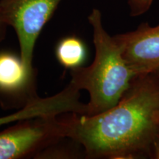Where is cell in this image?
Listing matches in <instances>:
<instances>
[{
	"instance_id": "cell-9",
	"label": "cell",
	"mask_w": 159,
	"mask_h": 159,
	"mask_svg": "<svg viewBox=\"0 0 159 159\" xmlns=\"http://www.w3.org/2000/svg\"><path fill=\"white\" fill-rule=\"evenodd\" d=\"M131 16H142L150 8L153 0H127Z\"/></svg>"
},
{
	"instance_id": "cell-6",
	"label": "cell",
	"mask_w": 159,
	"mask_h": 159,
	"mask_svg": "<svg viewBox=\"0 0 159 159\" xmlns=\"http://www.w3.org/2000/svg\"><path fill=\"white\" fill-rule=\"evenodd\" d=\"M35 73L30 72L21 56L9 51H0V104L6 108L16 99L27 102L37 97Z\"/></svg>"
},
{
	"instance_id": "cell-5",
	"label": "cell",
	"mask_w": 159,
	"mask_h": 159,
	"mask_svg": "<svg viewBox=\"0 0 159 159\" xmlns=\"http://www.w3.org/2000/svg\"><path fill=\"white\" fill-rule=\"evenodd\" d=\"M122 49L123 57L137 75L159 69V24H141L134 31L114 35Z\"/></svg>"
},
{
	"instance_id": "cell-2",
	"label": "cell",
	"mask_w": 159,
	"mask_h": 159,
	"mask_svg": "<svg viewBox=\"0 0 159 159\" xmlns=\"http://www.w3.org/2000/svg\"><path fill=\"white\" fill-rule=\"evenodd\" d=\"M88 20L93 31L94 61L89 66L70 70L69 83L88 91L85 115L94 116L116 105L138 75L125 60L119 41L103 27L100 11L93 9Z\"/></svg>"
},
{
	"instance_id": "cell-3",
	"label": "cell",
	"mask_w": 159,
	"mask_h": 159,
	"mask_svg": "<svg viewBox=\"0 0 159 159\" xmlns=\"http://www.w3.org/2000/svg\"><path fill=\"white\" fill-rule=\"evenodd\" d=\"M69 114L26 119L0 131V159L37 158L68 138Z\"/></svg>"
},
{
	"instance_id": "cell-8",
	"label": "cell",
	"mask_w": 159,
	"mask_h": 159,
	"mask_svg": "<svg viewBox=\"0 0 159 159\" xmlns=\"http://www.w3.org/2000/svg\"><path fill=\"white\" fill-rule=\"evenodd\" d=\"M43 114V107L42 104L39 101H31L21 109H19L16 112L0 117V127L26 119L41 116Z\"/></svg>"
},
{
	"instance_id": "cell-1",
	"label": "cell",
	"mask_w": 159,
	"mask_h": 159,
	"mask_svg": "<svg viewBox=\"0 0 159 159\" xmlns=\"http://www.w3.org/2000/svg\"><path fill=\"white\" fill-rule=\"evenodd\" d=\"M68 138L82 147L85 158H151L159 134V78L138 75L119 102L94 115L69 113Z\"/></svg>"
},
{
	"instance_id": "cell-10",
	"label": "cell",
	"mask_w": 159,
	"mask_h": 159,
	"mask_svg": "<svg viewBox=\"0 0 159 159\" xmlns=\"http://www.w3.org/2000/svg\"><path fill=\"white\" fill-rule=\"evenodd\" d=\"M153 159H159V134L155 139L152 148L151 158Z\"/></svg>"
},
{
	"instance_id": "cell-4",
	"label": "cell",
	"mask_w": 159,
	"mask_h": 159,
	"mask_svg": "<svg viewBox=\"0 0 159 159\" xmlns=\"http://www.w3.org/2000/svg\"><path fill=\"white\" fill-rule=\"evenodd\" d=\"M62 0H0L3 21L14 30L20 56L30 72L35 73L33 61L36 41Z\"/></svg>"
},
{
	"instance_id": "cell-11",
	"label": "cell",
	"mask_w": 159,
	"mask_h": 159,
	"mask_svg": "<svg viewBox=\"0 0 159 159\" xmlns=\"http://www.w3.org/2000/svg\"><path fill=\"white\" fill-rule=\"evenodd\" d=\"M7 26L4 22L2 19L1 15H0V43H2L4 40L5 39L6 35H7Z\"/></svg>"
},
{
	"instance_id": "cell-12",
	"label": "cell",
	"mask_w": 159,
	"mask_h": 159,
	"mask_svg": "<svg viewBox=\"0 0 159 159\" xmlns=\"http://www.w3.org/2000/svg\"><path fill=\"white\" fill-rule=\"evenodd\" d=\"M154 74H156V75H157V76H158V78H159V69H158V70L155 71V72H154Z\"/></svg>"
},
{
	"instance_id": "cell-7",
	"label": "cell",
	"mask_w": 159,
	"mask_h": 159,
	"mask_svg": "<svg viewBox=\"0 0 159 159\" xmlns=\"http://www.w3.org/2000/svg\"><path fill=\"white\" fill-rule=\"evenodd\" d=\"M55 56L63 68L72 70L84 64L87 49L82 39L75 35H69L58 41L55 48Z\"/></svg>"
}]
</instances>
